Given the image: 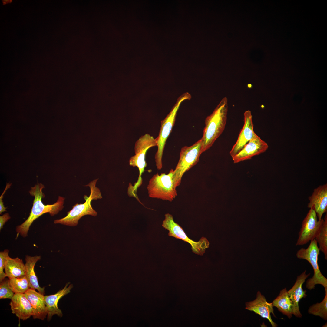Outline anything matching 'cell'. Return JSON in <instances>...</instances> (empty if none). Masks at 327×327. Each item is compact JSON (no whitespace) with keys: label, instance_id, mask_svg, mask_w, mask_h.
<instances>
[{"label":"cell","instance_id":"6da1fadb","mask_svg":"<svg viewBox=\"0 0 327 327\" xmlns=\"http://www.w3.org/2000/svg\"><path fill=\"white\" fill-rule=\"evenodd\" d=\"M45 188L44 185L38 183L33 187H31L29 191L30 194L34 197L33 205L30 215L27 219L21 224L17 226L16 231L18 235L20 234L23 237L27 236L29 227L34 220L42 214L48 213L51 216H53L61 211L64 207L63 204L65 198L59 196L57 202L52 204L44 205L41 200L45 197L42 192Z\"/></svg>","mask_w":327,"mask_h":327},{"label":"cell","instance_id":"7a4b0ae2","mask_svg":"<svg viewBox=\"0 0 327 327\" xmlns=\"http://www.w3.org/2000/svg\"><path fill=\"white\" fill-rule=\"evenodd\" d=\"M228 99L223 98L213 113L205 120V127L201 138L202 152L209 149L223 131L226 124Z\"/></svg>","mask_w":327,"mask_h":327},{"label":"cell","instance_id":"3957f363","mask_svg":"<svg viewBox=\"0 0 327 327\" xmlns=\"http://www.w3.org/2000/svg\"><path fill=\"white\" fill-rule=\"evenodd\" d=\"M98 179H94L85 186L90 188V193L88 197L85 195L84 198L85 200L84 203L78 204V203L73 206L72 209L67 212L65 217L54 221L55 224H61L71 226H76L79 220L86 215H90L95 216L97 213L92 207L91 202L92 200L101 199L102 197L99 189L96 186Z\"/></svg>","mask_w":327,"mask_h":327},{"label":"cell","instance_id":"277c9868","mask_svg":"<svg viewBox=\"0 0 327 327\" xmlns=\"http://www.w3.org/2000/svg\"><path fill=\"white\" fill-rule=\"evenodd\" d=\"M155 146H157L156 139L148 134L141 136L135 143V154L130 158L129 164L134 167H137L139 169V173L137 182L133 186L129 184L130 186H129L128 192L132 196H137V190L142 183L141 176L147 165L145 161L146 152L150 148Z\"/></svg>","mask_w":327,"mask_h":327},{"label":"cell","instance_id":"5b68a950","mask_svg":"<svg viewBox=\"0 0 327 327\" xmlns=\"http://www.w3.org/2000/svg\"><path fill=\"white\" fill-rule=\"evenodd\" d=\"M174 170L172 169L166 174L158 173L150 180L147 187L149 197L172 202L177 196L173 179Z\"/></svg>","mask_w":327,"mask_h":327},{"label":"cell","instance_id":"8992f818","mask_svg":"<svg viewBox=\"0 0 327 327\" xmlns=\"http://www.w3.org/2000/svg\"><path fill=\"white\" fill-rule=\"evenodd\" d=\"M191 97V95L188 92L179 96L170 113L161 121V126L159 135L156 138L158 148L155 156L156 166L158 170L162 168V158L166 142L174 124L177 112L182 102L186 100H190Z\"/></svg>","mask_w":327,"mask_h":327},{"label":"cell","instance_id":"52a82bcc","mask_svg":"<svg viewBox=\"0 0 327 327\" xmlns=\"http://www.w3.org/2000/svg\"><path fill=\"white\" fill-rule=\"evenodd\" d=\"M319 252L317 242L314 239L311 241L306 249L302 248L297 251L296 254L297 258L307 261L313 268V275L307 280L306 285V287L309 290L314 289L315 285L317 284L321 285L325 289H327V279L321 272L318 264Z\"/></svg>","mask_w":327,"mask_h":327},{"label":"cell","instance_id":"ba28073f","mask_svg":"<svg viewBox=\"0 0 327 327\" xmlns=\"http://www.w3.org/2000/svg\"><path fill=\"white\" fill-rule=\"evenodd\" d=\"M202 149L201 139L192 146H184L181 148L179 161L174 170L173 179L176 187L180 185L185 173L198 162L202 153Z\"/></svg>","mask_w":327,"mask_h":327},{"label":"cell","instance_id":"9c48e42d","mask_svg":"<svg viewBox=\"0 0 327 327\" xmlns=\"http://www.w3.org/2000/svg\"><path fill=\"white\" fill-rule=\"evenodd\" d=\"M162 227L169 231L168 236L181 239L189 243L192 252L195 254L203 255L206 249L209 247V243L207 239L202 237L198 242L190 239L186 234L183 228L174 221L173 216L169 214L165 215L162 222Z\"/></svg>","mask_w":327,"mask_h":327},{"label":"cell","instance_id":"30bf717a","mask_svg":"<svg viewBox=\"0 0 327 327\" xmlns=\"http://www.w3.org/2000/svg\"><path fill=\"white\" fill-rule=\"evenodd\" d=\"M323 219L318 220L315 211L310 209L302 222L296 246L303 245L315 239Z\"/></svg>","mask_w":327,"mask_h":327},{"label":"cell","instance_id":"8fae6325","mask_svg":"<svg viewBox=\"0 0 327 327\" xmlns=\"http://www.w3.org/2000/svg\"><path fill=\"white\" fill-rule=\"evenodd\" d=\"M267 144L256 134L236 155L232 157L234 163L251 159L256 155L266 151Z\"/></svg>","mask_w":327,"mask_h":327},{"label":"cell","instance_id":"7c38bea8","mask_svg":"<svg viewBox=\"0 0 327 327\" xmlns=\"http://www.w3.org/2000/svg\"><path fill=\"white\" fill-rule=\"evenodd\" d=\"M244 116L243 127L236 142L230 152L232 157L237 154L256 134L253 130L252 116L251 111L247 110L245 111Z\"/></svg>","mask_w":327,"mask_h":327},{"label":"cell","instance_id":"4fadbf2b","mask_svg":"<svg viewBox=\"0 0 327 327\" xmlns=\"http://www.w3.org/2000/svg\"><path fill=\"white\" fill-rule=\"evenodd\" d=\"M273 307L272 303H268L265 296L260 291H258L256 299L246 303L245 309L254 312L263 318L267 319L272 327H276L277 325L273 321L271 315L272 313L276 317L274 313Z\"/></svg>","mask_w":327,"mask_h":327},{"label":"cell","instance_id":"5bb4252c","mask_svg":"<svg viewBox=\"0 0 327 327\" xmlns=\"http://www.w3.org/2000/svg\"><path fill=\"white\" fill-rule=\"evenodd\" d=\"M306 270L300 275L297 276L296 281L293 286L287 291L292 303V315L298 318L302 317V315L299 308V302L303 298H305L307 295L306 291L304 290L302 286L306 279L310 275L309 273L306 274Z\"/></svg>","mask_w":327,"mask_h":327},{"label":"cell","instance_id":"9a60e30c","mask_svg":"<svg viewBox=\"0 0 327 327\" xmlns=\"http://www.w3.org/2000/svg\"><path fill=\"white\" fill-rule=\"evenodd\" d=\"M308 199L309 202L307 207L314 210L318 220H321L323 214L327 211V184L315 189Z\"/></svg>","mask_w":327,"mask_h":327},{"label":"cell","instance_id":"2e32d148","mask_svg":"<svg viewBox=\"0 0 327 327\" xmlns=\"http://www.w3.org/2000/svg\"><path fill=\"white\" fill-rule=\"evenodd\" d=\"M9 304L12 312L19 319L25 320L32 316L31 304L24 294H15Z\"/></svg>","mask_w":327,"mask_h":327},{"label":"cell","instance_id":"e0dca14e","mask_svg":"<svg viewBox=\"0 0 327 327\" xmlns=\"http://www.w3.org/2000/svg\"><path fill=\"white\" fill-rule=\"evenodd\" d=\"M24 295L31 306L33 319L44 320L47 315L44 295L31 288Z\"/></svg>","mask_w":327,"mask_h":327},{"label":"cell","instance_id":"ac0fdd59","mask_svg":"<svg viewBox=\"0 0 327 327\" xmlns=\"http://www.w3.org/2000/svg\"><path fill=\"white\" fill-rule=\"evenodd\" d=\"M69 284V282L67 283L62 289L59 290L56 293L44 296L47 312L48 321H50L54 315H57L60 317L62 316V311L58 307V303L60 299L70 292L73 285L70 284L68 287Z\"/></svg>","mask_w":327,"mask_h":327},{"label":"cell","instance_id":"d6986e66","mask_svg":"<svg viewBox=\"0 0 327 327\" xmlns=\"http://www.w3.org/2000/svg\"><path fill=\"white\" fill-rule=\"evenodd\" d=\"M41 258L40 256L36 255L31 256L26 255L25 264L26 269V276L28 281L30 288L36 289L41 293L45 294V287L39 286L38 279L34 271V266L36 262Z\"/></svg>","mask_w":327,"mask_h":327},{"label":"cell","instance_id":"ffe728a7","mask_svg":"<svg viewBox=\"0 0 327 327\" xmlns=\"http://www.w3.org/2000/svg\"><path fill=\"white\" fill-rule=\"evenodd\" d=\"M4 269L6 277L9 279L22 277L26 275L25 264L22 260L18 257L12 258L9 257L8 258Z\"/></svg>","mask_w":327,"mask_h":327},{"label":"cell","instance_id":"44dd1931","mask_svg":"<svg viewBox=\"0 0 327 327\" xmlns=\"http://www.w3.org/2000/svg\"><path fill=\"white\" fill-rule=\"evenodd\" d=\"M272 303L273 307H276L280 312L289 319L292 317V305L286 288L280 291L279 295Z\"/></svg>","mask_w":327,"mask_h":327},{"label":"cell","instance_id":"7402d4cb","mask_svg":"<svg viewBox=\"0 0 327 327\" xmlns=\"http://www.w3.org/2000/svg\"><path fill=\"white\" fill-rule=\"evenodd\" d=\"M315 239L319 244L320 251L327 259V214L326 213L315 236Z\"/></svg>","mask_w":327,"mask_h":327},{"label":"cell","instance_id":"603a6c76","mask_svg":"<svg viewBox=\"0 0 327 327\" xmlns=\"http://www.w3.org/2000/svg\"><path fill=\"white\" fill-rule=\"evenodd\" d=\"M10 288L15 294L25 293L30 288L28 281L26 276L8 279Z\"/></svg>","mask_w":327,"mask_h":327},{"label":"cell","instance_id":"cb8c5ba5","mask_svg":"<svg viewBox=\"0 0 327 327\" xmlns=\"http://www.w3.org/2000/svg\"><path fill=\"white\" fill-rule=\"evenodd\" d=\"M325 296L320 303H317L311 306L309 309V314L319 316L323 319H327V289H325Z\"/></svg>","mask_w":327,"mask_h":327},{"label":"cell","instance_id":"d4e9b609","mask_svg":"<svg viewBox=\"0 0 327 327\" xmlns=\"http://www.w3.org/2000/svg\"><path fill=\"white\" fill-rule=\"evenodd\" d=\"M15 293L11 289L8 279H4L0 282V299H11Z\"/></svg>","mask_w":327,"mask_h":327},{"label":"cell","instance_id":"484cf974","mask_svg":"<svg viewBox=\"0 0 327 327\" xmlns=\"http://www.w3.org/2000/svg\"><path fill=\"white\" fill-rule=\"evenodd\" d=\"M9 250L5 249L3 251L0 252V282L5 279L6 276L4 272V269L6 261L9 256Z\"/></svg>","mask_w":327,"mask_h":327},{"label":"cell","instance_id":"4316f807","mask_svg":"<svg viewBox=\"0 0 327 327\" xmlns=\"http://www.w3.org/2000/svg\"><path fill=\"white\" fill-rule=\"evenodd\" d=\"M11 184L10 183H7L6 186V187L3 192V193L2 194L0 197V214H1L2 213L6 211V207L4 206V203L2 199L3 198L4 195L6 192L7 190L11 186Z\"/></svg>","mask_w":327,"mask_h":327},{"label":"cell","instance_id":"83f0119b","mask_svg":"<svg viewBox=\"0 0 327 327\" xmlns=\"http://www.w3.org/2000/svg\"><path fill=\"white\" fill-rule=\"evenodd\" d=\"M11 218L8 213H6L0 216V230L3 227L4 225L8 220Z\"/></svg>","mask_w":327,"mask_h":327},{"label":"cell","instance_id":"f1b7e54d","mask_svg":"<svg viewBox=\"0 0 327 327\" xmlns=\"http://www.w3.org/2000/svg\"><path fill=\"white\" fill-rule=\"evenodd\" d=\"M9 0L4 1L3 3H6L7 2H9Z\"/></svg>","mask_w":327,"mask_h":327}]
</instances>
